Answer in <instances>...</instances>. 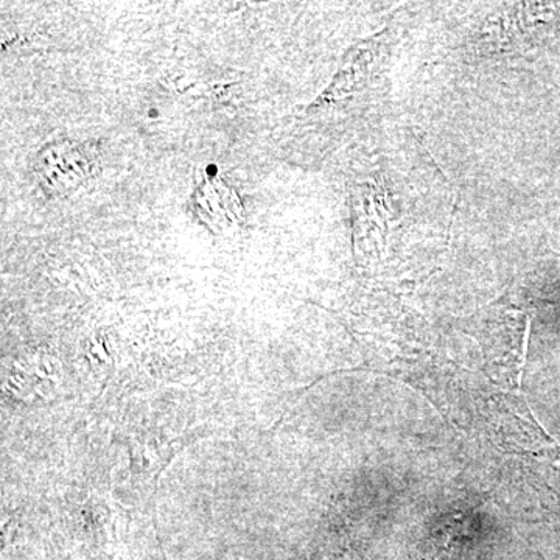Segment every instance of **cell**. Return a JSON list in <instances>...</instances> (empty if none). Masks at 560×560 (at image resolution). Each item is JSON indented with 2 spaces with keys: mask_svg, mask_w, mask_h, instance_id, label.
Instances as JSON below:
<instances>
[{
  "mask_svg": "<svg viewBox=\"0 0 560 560\" xmlns=\"http://www.w3.org/2000/svg\"><path fill=\"white\" fill-rule=\"evenodd\" d=\"M97 171V158L86 147L70 140L51 142L39 151L35 173L50 197H65L79 189Z\"/></svg>",
  "mask_w": 560,
  "mask_h": 560,
  "instance_id": "cell-1",
  "label": "cell"
}]
</instances>
